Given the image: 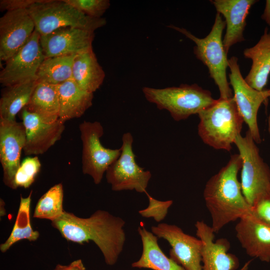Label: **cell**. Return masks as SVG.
<instances>
[{
    "instance_id": "cell-10",
    "label": "cell",
    "mask_w": 270,
    "mask_h": 270,
    "mask_svg": "<svg viewBox=\"0 0 270 270\" xmlns=\"http://www.w3.org/2000/svg\"><path fill=\"white\" fill-rule=\"evenodd\" d=\"M238 59H228L229 78L234 91V98L238 111L256 143L261 142L257 115L261 104L269 98L268 90L258 91L251 87L242 76Z\"/></svg>"
},
{
    "instance_id": "cell-31",
    "label": "cell",
    "mask_w": 270,
    "mask_h": 270,
    "mask_svg": "<svg viewBox=\"0 0 270 270\" xmlns=\"http://www.w3.org/2000/svg\"><path fill=\"white\" fill-rule=\"evenodd\" d=\"M146 194L149 200V206L146 209L140 210L139 214L145 218L152 217L158 222L162 220L166 216L168 209L172 204V200H158L148 193Z\"/></svg>"
},
{
    "instance_id": "cell-23",
    "label": "cell",
    "mask_w": 270,
    "mask_h": 270,
    "mask_svg": "<svg viewBox=\"0 0 270 270\" xmlns=\"http://www.w3.org/2000/svg\"><path fill=\"white\" fill-rule=\"evenodd\" d=\"M140 236L142 251L140 259L133 262L132 266L146 268L153 270H186L161 250L158 242V237L144 226L138 228Z\"/></svg>"
},
{
    "instance_id": "cell-20",
    "label": "cell",
    "mask_w": 270,
    "mask_h": 270,
    "mask_svg": "<svg viewBox=\"0 0 270 270\" xmlns=\"http://www.w3.org/2000/svg\"><path fill=\"white\" fill-rule=\"evenodd\" d=\"M243 54L245 58L252 60L246 82L255 90H264L270 74V34L267 28L257 44L245 49Z\"/></svg>"
},
{
    "instance_id": "cell-9",
    "label": "cell",
    "mask_w": 270,
    "mask_h": 270,
    "mask_svg": "<svg viewBox=\"0 0 270 270\" xmlns=\"http://www.w3.org/2000/svg\"><path fill=\"white\" fill-rule=\"evenodd\" d=\"M133 142L130 132L122 135L121 154L106 172L107 182L114 191L135 190L138 192H146L152 174L136 163Z\"/></svg>"
},
{
    "instance_id": "cell-28",
    "label": "cell",
    "mask_w": 270,
    "mask_h": 270,
    "mask_svg": "<svg viewBox=\"0 0 270 270\" xmlns=\"http://www.w3.org/2000/svg\"><path fill=\"white\" fill-rule=\"evenodd\" d=\"M64 190L62 184L50 188L38 200L33 217L55 220L63 214Z\"/></svg>"
},
{
    "instance_id": "cell-33",
    "label": "cell",
    "mask_w": 270,
    "mask_h": 270,
    "mask_svg": "<svg viewBox=\"0 0 270 270\" xmlns=\"http://www.w3.org/2000/svg\"><path fill=\"white\" fill-rule=\"evenodd\" d=\"M38 0H1L0 10L10 11L16 10L27 9Z\"/></svg>"
},
{
    "instance_id": "cell-1",
    "label": "cell",
    "mask_w": 270,
    "mask_h": 270,
    "mask_svg": "<svg viewBox=\"0 0 270 270\" xmlns=\"http://www.w3.org/2000/svg\"><path fill=\"white\" fill-rule=\"evenodd\" d=\"M125 222L108 212L98 210L88 218H81L64 211L52 222L62 236L68 241L83 244L92 240L103 254L106 264L112 266L122 252L126 234Z\"/></svg>"
},
{
    "instance_id": "cell-30",
    "label": "cell",
    "mask_w": 270,
    "mask_h": 270,
    "mask_svg": "<svg viewBox=\"0 0 270 270\" xmlns=\"http://www.w3.org/2000/svg\"><path fill=\"white\" fill-rule=\"evenodd\" d=\"M64 0L86 16L96 18H102L110 5L108 0Z\"/></svg>"
},
{
    "instance_id": "cell-3",
    "label": "cell",
    "mask_w": 270,
    "mask_h": 270,
    "mask_svg": "<svg viewBox=\"0 0 270 270\" xmlns=\"http://www.w3.org/2000/svg\"><path fill=\"white\" fill-rule=\"evenodd\" d=\"M198 115V134L203 142L215 149L230 152L244 122L234 96L220 98Z\"/></svg>"
},
{
    "instance_id": "cell-7",
    "label": "cell",
    "mask_w": 270,
    "mask_h": 270,
    "mask_svg": "<svg viewBox=\"0 0 270 270\" xmlns=\"http://www.w3.org/2000/svg\"><path fill=\"white\" fill-rule=\"evenodd\" d=\"M242 160L240 184L242 194L251 206L270 188V169L261 158L250 132L238 135L234 142Z\"/></svg>"
},
{
    "instance_id": "cell-25",
    "label": "cell",
    "mask_w": 270,
    "mask_h": 270,
    "mask_svg": "<svg viewBox=\"0 0 270 270\" xmlns=\"http://www.w3.org/2000/svg\"><path fill=\"white\" fill-rule=\"evenodd\" d=\"M36 80H30L8 87L0 99V118L16 120V114L28 104Z\"/></svg>"
},
{
    "instance_id": "cell-4",
    "label": "cell",
    "mask_w": 270,
    "mask_h": 270,
    "mask_svg": "<svg viewBox=\"0 0 270 270\" xmlns=\"http://www.w3.org/2000/svg\"><path fill=\"white\" fill-rule=\"evenodd\" d=\"M226 26L224 20L218 12L210 32L204 38H198L184 28L173 25L168 26L182 33L195 44L194 54L208 68L210 77L218 88L220 98H229L233 96L227 80L228 59L222 38Z\"/></svg>"
},
{
    "instance_id": "cell-12",
    "label": "cell",
    "mask_w": 270,
    "mask_h": 270,
    "mask_svg": "<svg viewBox=\"0 0 270 270\" xmlns=\"http://www.w3.org/2000/svg\"><path fill=\"white\" fill-rule=\"evenodd\" d=\"M158 238L166 240L171 246L170 258L186 270H202L200 238L186 234L180 227L166 223L151 228Z\"/></svg>"
},
{
    "instance_id": "cell-21",
    "label": "cell",
    "mask_w": 270,
    "mask_h": 270,
    "mask_svg": "<svg viewBox=\"0 0 270 270\" xmlns=\"http://www.w3.org/2000/svg\"><path fill=\"white\" fill-rule=\"evenodd\" d=\"M104 78L105 72L92 48L76 55L72 79L82 90L94 94L102 84Z\"/></svg>"
},
{
    "instance_id": "cell-29",
    "label": "cell",
    "mask_w": 270,
    "mask_h": 270,
    "mask_svg": "<svg viewBox=\"0 0 270 270\" xmlns=\"http://www.w3.org/2000/svg\"><path fill=\"white\" fill-rule=\"evenodd\" d=\"M40 168L41 164L38 156L26 158L15 174L14 189L29 188L34 182Z\"/></svg>"
},
{
    "instance_id": "cell-34",
    "label": "cell",
    "mask_w": 270,
    "mask_h": 270,
    "mask_svg": "<svg viewBox=\"0 0 270 270\" xmlns=\"http://www.w3.org/2000/svg\"><path fill=\"white\" fill-rule=\"evenodd\" d=\"M53 270H86L81 260H76L68 266L56 265Z\"/></svg>"
},
{
    "instance_id": "cell-19",
    "label": "cell",
    "mask_w": 270,
    "mask_h": 270,
    "mask_svg": "<svg viewBox=\"0 0 270 270\" xmlns=\"http://www.w3.org/2000/svg\"><path fill=\"white\" fill-rule=\"evenodd\" d=\"M211 2L218 13L225 18L226 28L222 42L228 54L234 44L244 40V32L246 26V18L255 0H214Z\"/></svg>"
},
{
    "instance_id": "cell-5",
    "label": "cell",
    "mask_w": 270,
    "mask_h": 270,
    "mask_svg": "<svg viewBox=\"0 0 270 270\" xmlns=\"http://www.w3.org/2000/svg\"><path fill=\"white\" fill-rule=\"evenodd\" d=\"M142 91L148 102L159 110H168L177 122L198 114L216 100L210 91L196 84L163 88L145 86Z\"/></svg>"
},
{
    "instance_id": "cell-17",
    "label": "cell",
    "mask_w": 270,
    "mask_h": 270,
    "mask_svg": "<svg viewBox=\"0 0 270 270\" xmlns=\"http://www.w3.org/2000/svg\"><path fill=\"white\" fill-rule=\"evenodd\" d=\"M26 132L24 152L26 155H39L46 152L61 138L64 122L58 119L53 123L44 122L26 108L22 110Z\"/></svg>"
},
{
    "instance_id": "cell-24",
    "label": "cell",
    "mask_w": 270,
    "mask_h": 270,
    "mask_svg": "<svg viewBox=\"0 0 270 270\" xmlns=\"http://www.w3.org/2000/svg\"><path fill=\"white\" fill-rule=\"evenodd\" d=\"M25 108L46 122H56L60 110L58 86L38 82Z\"/></svg>"
},
{
    "instance_id": "cell-6",
    "label": "cell",
    "mask_w": 270,
    "mask_h": 270,
    "mask_svg": "<svg viewBox=\"0 0 270 270\" xmlns=\"http://www.w3.org/2000/svg\"><path fill=\"white\" fill-rule=\"evenodd\" d=\"M26 10L40 36L65 27L94 32L106 24L105 18L86 16L64 0H38Z\"/></svg>"
},
{
    "instance_id": "cell-18",
    "label": "cell",
    "mask_w": 270,
    "mask_h": 270,
    "mask_svg": "<svg viewBox=\"0 0 270 270\" xmlns=\"http://www.w3.org/2000/svg\"><path fill=\"white\" fill-rule=\"evenodd\" d=\"M236 237L247 254L262 262L270 261V224L248 214L235 226Z\"/></svg>"
},
{
    "instance_id": "cell-26",
    "label": "cell",
    "mask_w": 270,
    "mask_h": 270,
    "mask_svg": "<svg viewBox=\"0 0 270 270\" xmlns=\"http://www.w3.org/2000/svg\"><path fill=\"white\" fill-rule=\"evenodd\" d=\"M76 55L46 58L38 70L37 82L58 86L72 79V64Z\"/></svg>"
},
{
    "instance_id": "cell-36",
    "label": "cell",
    "mask_w": 270,
    "mask_h": 270,
    "mask_svg": "<svg viewBox=\"0 0 270 270\" xmlns=\"http://www.w3.org/2000/svg\"><path fill=\"white\" fill-rule=\"evenodd\" d=\"M268 92L269 98H270V89L268 90Z\"/></svg>"
},
{
    "instance_id": "cell-13",
    "label": "cell",
    "mask_w": 270,
    "mask_h": 270,
    "mask_svg": "<svg viewBox=\"0 0 270 270\" xmlns=\"http://www.w3.org/2000/svg\"><path fill=\"white\" fill-rule=\"evenodd\" d=\"M35 30L26 9L6 12L0 18V60L6 61L28 42Z\"/></svg>"
},
{
    "instance_id": "cell-8",
    "label": "cell",
    "mask_w": 270,
    "mask_h": 270,
    "mask_svg": "<svg viewBox=\"0 0 270 270\" xmlns=\"http://www.w3.org/2000/svg\"><path fill=\"white\" fill-rule=\"evenodd\" d=\"M82 142V171L90 176L95 184L101 182L109 166L120 156L121 148L104 147L100 140L104 128L98 122L84 121L79 126Z\"/></svg>"
},
{
    "instance_id": "cell-16",
    "label": "cell",
    "mask_w": 270,
    "mask_h": 270,
    "mask_svg": "<svg viewBox=\"0 0 270 270\" xmlns=\"http://www.w3.org/2000/svg\"><path fill=\"white\" fill-rule=\"evenodd\" d=\"M94 33L81 28L65 27L40 37L46 58L78 54L92 48Z\"/></svg>"
},
{
    "instance_id": "cell-22",
    "label": "cell",
    "mask_w": 270,
    "mask_h": 270,
    "mask_svg": "<svg viewBox=\"0 0 270 270\" xmlns=\"http://www.w3.org/2000/svg\"><path fill=\"white\" fill-rule=\"evenodd\" d=\"M59 120L66 121L82 116L92 105L94 94L82 90L72 78L58 86Z\"/></svg>"
},
{
    "instance_id": "cell-32",
    "label": "cell",
    "mask_w": 270,
    "mask_h": 270,
    "mask_svg": "<svg viewBox=\"0 0 270 270\" xmlns=\"http://www.w3.org/2000/svg\"><path fill=\"white\" fill-rule=\"evenodd\" d=\"M251 212L270 224V188L256 199L251 207Z\"/></svg>"
},
{
    "instance_id": "cell-27",
    "label": "cell",
    "mask_w": 270,
    "mask_h": 270,
    "mask_svg": "<svg viewBox=\"0 0 270 270\" xmlns=\"http://www.w3.org/2000/svg\"><path fill=\"white\" fill-rule=\"evenodd\" d=\"M32 190L28 196H20V200L16 222L12 232L3 244L0 245L2 252H6L14 244L22 240L35 241L40 236L38 231L34 230L30 222V204Z\"/></svg>"
},
{
    "instance_id": "cell-15",
    "label": "cell",
    "mask_w": 270,
    "mask_h": 270,
    "mask_svg": "<svg viewBox=\"0 0 270 270\" xmlns=\"http://www.w3.org/2000/svg\"><path fill=\"white\" fill-rule=\"evenodd\" d=\"M196 234L202 242V270H236L240 262L234 254L228 252L230 248L228 240L220 238L214 242V232L211 226L202 220L195 224ZM250 262L240 270L247 268Z\"/></svg>"
},
{
    "instance_id": "cell-11",
    "label": "cell",
    "mask_w": 270,
    "mask_h": 270,
    "mask_svg": "<svg viewBox=\"0 0 270 270\" xmlns=\"http://www.w3.org/2000/svg\"><path fill=\"white\" fill-rule=\"evenodd\" d=\"M40 35L36 30L26 44L6 61L0 72V82L6 87L30 80H36L40 66L45 59L40 44Z\"/></svg>"
},
{
    "instance_id": "cell-14",
    "label": "cell",
    "mask_w": 270,
    "mask_h": 270,
    "mask_svg": "<svg viewBox=\"0 0 270 270\" xmlns=\"http://www.w3.org/2000/svg\"><path fill=\"white\" fill-rule=\"evenodd\" d=\"M26 143L25 128L22 122L0 118V161L3 181L14 189L15 174L20 164V155Z\"/></svg>"
},
{
    "instance_id": "cell-2",
    "label": "cell",
    "mask_w": 270,
    "mask_h": 270,
    "mask_svg": "<svg viewBox=\"0 0 270 270\" xmlns=\"http://www.w3.org/2000/svg\"><path fill=\"white\" fill-rule=\"evenodd\" d=\"M242 166L240 155L231 156L228 164L212 176L205 186L203 196L214 233L251 212V206L242 194L238 178Z\"/></svg>"
},
{
    "instance_id": "cell-35",
    "label": "cell",
    "mask_w": 270,
    "mask_h": 270,
    "mask_svg": "<svg viewBox=\"0 0 270 270\" xmlns=\"http://www.w3.org/2000/svg\"><path fill=\"white\" fill-rule=\"evenodd\" d=\"M262 18L270 26V0H266V6Z\"/></svg>"
}]
</instances>
